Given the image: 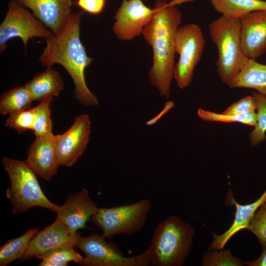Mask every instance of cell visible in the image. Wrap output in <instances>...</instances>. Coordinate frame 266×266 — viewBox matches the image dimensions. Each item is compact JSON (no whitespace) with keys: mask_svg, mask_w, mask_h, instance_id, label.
I'll list each match as a JSON object with an SVG mask.
<instances>
[{"mask_svg":"<svg viewBox=\"0 0 266 266\" xmlns=\"http://www.w3.org/2000/svg\"><path fill=\"white\" fill-rule=\"evenodd\" d=\"M182 2V0H172L168 3L156 0L153 19L142 34L153 51L149 79L166 99L170 94L175 64V36L182 21V13L176 5Z\"/></svg>","mask_w":266,"mask_h":266,"instance_id":"cell-1","label":"cell"},{"mask_svg":"<svg viewBox=\"0 0 266 266\" xmlns=\"http://www.w3.org/2000/svg\"><path fill=\"white\" fill-rule=\"evenodd\" d=\"M83 13L82 10L72 13L62 30L46 40V47L38 60L46 67L56 64L63 66L73 80L75 98L82 105L92 106L97 105L99 101L86 82L85 70L93 59L88 56L80 39Z\"/></svg>","mask_w":266,"mask_h":266,"instance_id":"cell-2","label":"cell"},{"mask_svg":"<svg viewBox=\"0 0 266 266\" xmlns=\"http://www.w3.org/2000/svg\"><path fill=\"white\" fill-rule=\"evenodd\" d=\"M194 234V228L177 216H169L159 223L148 247L150 266H183L191 249Z\"/></svg>","mask_w":266,"mask_h":266,"instance_id":"cell-3","label":"cell"},{"mask_svg":"<svg viewBox=\"0 0 266 266\" xmlns=\"http://www.w3.org/2000/svg\"><path fill=\"white\" fill-rule=\"evenodd\" d=\"M2 163L10 179V186L6 190V195L14 214L24 213L35 206L56 212L59 205L45 196L36 174L25 161L3 157Z\"/></svg>","mask_w":266,"mask_h":266,"instance_id":"cell-4","label":"cell"},{"mask_svg":"<svg viewBox=\"0 0 266 266\" xmlns=\"http://www.w3.org/2000/svg\"><path fill=\"white\" fill-rule=\"evenodd\" d=\"M212 42L216 46V62L219 77L228 85L240 70L246 59L240 41V20L221 15L208 26Z\"/></svg>","mask_w":266,"mask_h":266,"instance_id":"cell-5","label":"cell"},{"mask_svg":"<svg viewBox=\"0 0 266 266\" xmlns=\"http://www.w3.org/2000/svg\"><path fill=\"white\" fill-rule=\"evenodd\" d=\"M151 206L150 201L145 199L130 204L98 208L91 220L102 230L105 238L121 234L131 235L142 228Z\"/></svg>","mask_w":266,"mask_h":266,"instance_id":"cell-6","label":"cell"},{"mask_svg":"<svg viewBox=\"0 0 266 266\" xmlns=\"http://www.w3.org/2000/svg\"><path fill=\"white\" fill-rule=\"evenodd\" d=\"M205 43L201 28L198 24L190 23L178 28L175 49L179 58L175 64L173 78L180 89H183L191 83L195 68L201 58Z\"/></svg>","mask_w":266,"mask_h":266,"instance_id":"cell-7","label":"cell"},{"mask_svg":"<svg viewBox=\"0 0 266 266\" xmlns=\"http://www.w3.org/2000/svg\"><path fill=\"white\" fill-rule=\"evenodd\" d=\"M54 34L32 13L15 0L8 4L5 16L0 25V53L7 48V42L17 37L20 38L25 46L30 39L34 37L49 38Z\"/></svg>","mask_w":266,"mask_h":266,"instance_id":"cell-8","label":"cell"},{"mask_svg":"<svg viewBox=\"0 0 266 266\" xmlns=\"http://www.w3.org/2000/svg\"><path fill=\"white\" fill-rule=\"evenodd\" d=\"M75 247L85 254L81 265L85 266H150L148 248L136 256L126 257L115 245L107 242L102 235L94 233L80 236Z\"/></svg>","mask_w":266,"mask_h":266,"instance_id":"cell-9","label":"cell"},{"mask_svg":"<svg viewBox=\"0 0 266 266\" xmlns=\"http://www.w3.org/2000/svg\"><path fill=\"white\" fill-rule=\"evenodd\" d=\"M91 121L82 114L76 117L65 132L54 135L57 158L59 166H71L82 155L90 140Z\"/></svg>","mask_w":266,"mask_h":266,"instance_id":"cell-10","label":"cell"},{"mask_svg":"<svg viewBox=\"0 0 266 266\" xmlns=\"http://www.w3.org/2000/svg\"><path fill=\"white\" fill-rule=\"evenodd\" d=\"M154 9L146 5L143 0H122L114 19L112 31L122 41H130L142 34L150 22Z\"/></svg>","mask_w":266,"mask_h":266,"instance_id":"cell-11","label":"cell"},{"mask_svg":"<svg viewBox=\"0 0 266 266\" xmlns=\"http://www.w3.org/2000/svg\"><path fill=\"white\" fill-rule=\"evenodd\" d=\"M80 237V233L78 232L72 231L62 221L56 218L52 224L34 235L20 261L29 260L61 247L71 245L75 247Z\"/></svg>","mask_w":266,"mask_h":266,"instance_id":"cell-12","label":"cell"},{"mask_svg":"<svg viewBox=\"0 0 266 266\" xmlns=\"http://www.w3.org/2000/svg\"><path fill=\"white\" fill-rule=\"evenodd\" d=\"M240 20V41L242 53L256 60L266 51V10L252 12Z\"/></svg>","mask_w":266,"mask_h":266,"instance_id":"cell-13","label":"cell"},{"mask_svg":"<svg viewBox=\"0 0 266 266\" xmlns=\"http://www.w3.org/2000/svg\"><path fill=\"white\" fill-rule=\"evenodd\" d=\"M31 10L33 15L54 34L59 33L72 13L74 0H15Z\"/></svg>","mask_w":266,"mask_h":266,"instance_id":"cell-14","label":"cell"},{"mask_svg":"<svg viewBox=\"0 0 266 266\" xmlns=\"http://www.w3.org/2000/svg\"><path fill=\"white\" fill-rule=\"evenodd\" d=\"M53 133L35 137L27 152L25 161L35 174L50 181L60 166L56 155Z\"/></svg>","mask_w":266,"mask_h":266,"instance_id":"cell-15","label":"cell"},{"mask_svg":"<svg viewBox=\"0 0 266 266\" xmlns=\"http://www.w3.org/2000/svg\"><path fill=\"white\" fill-rule=\"evenodd\" d=\"M97 209L88 191L83 188L71 195L64 204L59 205L56 211V218L76 232L78 230L87 228V222L91 219Z\"/></svg>","mask_w":266,"mask_h":266,"instance_id":"cell-16","label":"cell"},{"mask_svg":"<svg viewBox=\"0 0 266 266\" xmlns=\"http://www.w3.org/2000/svg\"><path fill=\"white\" fill-rule=\"evenodd\" d=\"M225 200L228 205H233L235 207L233 221L230 227L223 233L218 235L212 233L213 240L208 249H223L234 234L246 229L256 211L266 202V189L259 199L250 203L239 204L231 193H229Z\"/></svg>","mask_w":266,"mask_h":266,"instance_id":"cell-17","label":"cell"},{"mask_svg":"<svg viewBox=\"0 0 266 266\" xmlns=\"http://www.w3.org/2000/svg\"><path fill=\"white\" fill-rule=\"evenodd\" d=\"M33 101L58 97L64 88V82L60 73L51 67L37 73L25 85Z\"/></svg>","mask_w":266,"mask_h":266,"instance_id":"cell-18","label":"cell"},{"mask_svg":"<svg viewBox=\"0 0 266 266\" xmlns=\"http://www.w3.org/2000/svg\"><path fill=\"white\" fill-rule=\"evenodd\" d=\"M227 85L232 89H254L266 96V65L246 58L239 72Z\"/></svg>","mask_w":266,"mask_h":266,"instance_id":"cell-19","label":"cell"},{"mask_svg":"<svg viewBox=\"0 0 266 266\" xmlns=\"http://www.w3.org/2000/svg\"><path fill=\"white\" fill-rule=\"evenodd\" d=\"M214 10L230 19H240L253 11L266 10V1L262 0H210Z\"/></svg>","mask_w":266,"mask_h":266,"instance_id":"cell-20","label":"cell"},{"mask_svg":"<svg viewBox=\"0 0 266 266\" xmlns=\"http://www.w3.org/2000/svg\"><path fill=\"white\" fill-rule=\"evenodd\" d=\"M33 98L26 86L13 88L2 93L0 98V113L5 115L31 108Z\"/></svg>","mask_w":266,"mask_h":266,"instance_id":"cell-21","label":"cell"},{"mask_svg":"<svg viewBox=\"0 0 266 266\" xmlns=\"http://www.w3.org/2000/svg\"><path fill=\"white\" fill-rule=\"evenodd\" d=\"M37 228L28 230L23 235L8 240L0 248V266H6L12 262L21 259L26 252Z\"/></svg>","mask_w":266,"mask_h":266,"instance_id":"cell-22","label":"cell"},{"mask_svg":"<svg viewBox=\"0 0 266 266\" xmlns=\"http://www.w3.org/2000/svg\"><path fill=\"white\" fill-rule=\"evenodd\" d=\"M67 245L52 249L39 255L36 258L42 260L40 266H66L70 262L80 265L83 262L82 257L74 248Z\"/></svg>","mask_w":266,"mask_h":266,"instance_id":"cell-23","label":"cell"},{"mask_svg":"<svg viewBox=\"0 0 266 266\" xmlns=\"http://www.w3.org/2000/svg\"><path fill=\"white\" fill-rule=\"evenodd\" d=\"M53 100V98L43 100L33 107L35 119L32 131L35 137L53 133L51 118V103Z\"/></svg>","mask_w":266,"mask_h":266,"instance_id":"cell-24","label":"cell"},{"mask_svg":"<svg viewBox=\"0 0 266 266\" xmlns=\"http://www.w3.org/2000/svg\"><path fill=\"white\" fill-rule=\"evenodd\" d=\"M198 116L203 120L209 122L224 123H239L250 126H255L257 123V116L256 111L241 114H226L199 108Z\"/></svg>","mask_w":266,"mask_h":266,"instance_id":"cell-25","label":"cell"},{"mask_svg":"<svg viewBox=\"0 0 266 266\" xmlns=\"http://www.w3.org/2000/svg\"><path fill=\"white\" fill-rule=\"evenodd\" d=\"M257 116V123L250 134V141L252 146H256L266 139V96L258 93H253Z\"/></svg>","mask_w":266,"mask_h":266,"instance_id":"cell-26","label":"cell"},{"mask_svg":"<svg viewBox=\"0 0 266 266\" xmlns=\"http://www.w3.org/2000/svg\"><path fill=\"white\" fill-rule=\"evenodd\" d=\"M208 249L202 256L203 266H242L244 261L233 256L229 250Z\"/></svg>","mask_w":266,"mask_h":266,"instance_id":"cell-27","label":"cell"},{"mask_svg":"<svg viewBox=\"0 0 266 266\" xmlns=\"http://www.w3.org/2000/svg\"><path fill=\"white\" fill-rule=\"evenodd\" d=\"M34 119L33 108H30L9 115L5 120V126L9 129L16 130L19 133L32 131Z\"/></svg>","mask_w":266,"mask_h":266,"instance_id":"cell-28","label":"cell"},{"mask_svg":"<svg viewBox=\"0 0 266 266\" xmlns=\"http://www.w3.org/2000/svg\"><path fill=\"white\" fill-rule=\"evenodd\" d=\"M254 233L263 247H266V202L256 211L246 229Z\"/></svg>","mask_w":266,"mask_h":266,"instance_id":"cell-29","label":"cell"},{"mask_svg":"<svg viewBox=\"0 0 266 266\" xmlns=\"http://www.w3.org/2000/svg\"><path fill=\"white\" fill-rule=\"evenodd\" d=\"M253 111H256L254 97L247 96L231 104L222 113L230 115L241 114Z\"/></svg>","mask_w":266,"mask_h":266,"instance_id":"cell-30","label":"cell"},{"mask_svg":"<svg viewBox=\"0 0 266 266\" xmlns=\"http://www.w3.org/2000/svg\"><path fill=\"white\" fill-rule=\"evenodd\" d=\"M73 5L88 14L98 15L103 11L106 0H73Z\"/></svg>","mask_w":266,"mask_h":266,"instance_id":"cell-31","label":"cell"},{"mask_svg":"<svg viewBox=\"0 0 266 266\" xmlns=\"http://www.w3.org/2000/svg\"><path fill=\"white\" fill-rule=\"evenodd\" d=\"M248 266H266V247H263L261 256L256 260L252 261H244Z\"/></svg>","mask_w":266,"mask_h":266,"instance_id":"cell-32","label":"cell"},{"mask_svg":"<svg viewBox=\"0 0 266 266\" xmlns=\"http://www.w3.org/2000/svg\"></svg>","mask_w":266,"mask_h":266,"instance_id":"cell-33","label":"cell"}]
</instances>
